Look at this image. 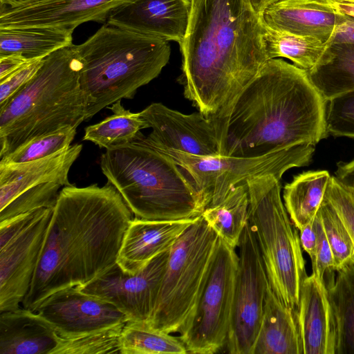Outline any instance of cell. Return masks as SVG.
<instances>
[{"instance_id":"6da1fadb","label":"cell","mask_w":354,"mask_h":354,"mask_svg":"<svg viewBox=\"0 0 354 354\" xmlns=\"http://www.w3.org/2000/svg\"><path fill=\"white\" fill-rule=\"evenodd\" d=\"M132 214L109 183L64 187L23 307L35 312L52 294L84 286L115 264Z\"/></svg>"},{"instance_id":"7a4b0ae2","label":"cell","mask_w":354,"mask_h":354,"mask_svg":"<svg viewBox=\"0 0 354 354\" xmlns=\"http://www.w3.org/2000/svg\"><path fill=\"white\" fill-rule=\"evenodd\" d=\"M213 119L219 156L253 158L328 135L326 100L308 71L270 59L229 106Z\"/></svg>"},{"instance_id":"3957f363","label":"cell","mask_w":354,"mask_h":354,"mask_svg":"<svg viewBox=\"0 0 354 354\" xmlns=\"http://www.w3.org/2000/svg\"><path fill=\"white\" fill-rule=\"evenodd\" d=\"M264 23L250 0H191L179 44L184 95L215 117L232 102L268 60Z\"/></svg>"},{"instance_id":"277c9868","label":"cell","mask_w":354,"mask_h":354,"mask_svg":"<svg viewBox=\"0 0 354 354\" xmlns=\"http://www.w3.org/2000/svg\"><path fill=\"white\" fill-rule=\"evenodd\" d=\"M76 45L44 58L35 75L0 106V158L29 140L85 120Z\"/></svg>"},{"instance_id":"5b68a950","label":"cell","mask_w":354,"mask_h":354,"mask_svg":"<svg viewBox=\"0 0 354 354\" xmlns=\"http://www.w3.org/2000/svg\"><path fill=\"white\" fill-rule=\"evenodd\" d=\"M80 85L86 101L85 120L155 79L169 60V41L104 24L76 45Z\"/></svg>"},{"instance_id":"8992f818","label":"cell","mask_w":354,"mask_h":354,"mask_svg":"<svg viewBox=\"0 0 354 354\" xmlns=\"http://www.w3.org/2000/svg\"><path fill=\"white\" fill-rule=\"evenodd\" d=\"M100 167L136 217L153 221L194 218L205 207L194 186L169 156L131 142L106 149Z\"/></svg>"},{"instance_id":"52a82bcc","label":"cell","mask_w":354,"mask_h":354,"mask_svg":"<svg viewBox=\"0 0 354 354\" xmlns=\"http://www.w3.org/2000/svg\"><path fill=\"white\" fill-rule=\"evenodd\" d=\"M248 221L254 231L268 282L277 296L296 312L307 277L299 230L282 201L280 180L265 174L245 182Z\"/></svg>"},{"instance_id":"ba28073f","label":"cell","mask_w":354,"mask_h":354,"mask_svg":"<svg viewBox=\"0 0 354 354\" xmlns=\"http://www.w3.org/2000/svg\"><path fill=\"white\" fill-rule=\"evenodd\" d=\"M219 243V236L202 215L173 246L158 301L147 322L167 333H179L192 316Z\"/></svg>"},{"instance_id":"9c48e42d","label":"cell","mask_w":354,"mask_h":354,"mask_svg":"<svg viewBox=\"0 0 354 354\" xmlns=\"http://www.w3.org/2000/svg\"><path fill=\"white\" fill-rule=\"evenodd\" d=\"M314 146L300 144L253 158L199 156L174 149H153L170 156L180 167L194 186L205 209L221 203L232 187L251 178L273 174L281 180L287 170L308 165Z\"/></svg>"},{"instance_id":"30bf717a","label":"cell","mask_w":354,"mask_h":354,"mask_svg":"<svg viewBox=\"0 0 354 354\" xmlns=\"http://www.w3.org/2000/svg\"><path fill=\"white\" fill-rule=\"evenodd\" d=\"M235 249L219 237L195 310L179 332L187 353L212 354L226 345L239 262Z\"/></svg>"},{"instance_id":"8fae6325","label":"cell","mask_w":354,"mask_h":354,"mask_svg":"<svg viewBox=\"0 0 354 354\" xmlns=\"http://www.w3.org/2000/svg\"><path fill=\"white\" fill-rule=\"evenodd\" d=\"M238 248L234 303L226 346L232 354H252L269 282L249 221L241 234Z\"/></svg>"},{"instance_id":"7c38bea8","label":"cell","mask_w":354,"mask_h":354,"mask_svg":"<svg viewBox=\"0 0 354 354\" xmlns=\"http://www.w3.org/2000/svg\"><path fill=\"white\" fill-rule=\"evenodd\" d=\"M169 251L156 256L136 274L125 272L115 263L90 283L77 287L112 304L129 321L148 322L158 301Z\"/></svg>"},{"instance_id":"4fadbf2b","label":"cell","mask_w":354,"mask_h":354,"mask_svg":"<svg viewBox=\"0 0 354 354\" xmlns=\"http://www.w3.org/2000/svg\"><path fill=\"white\" fill-rule=\"evenodd\" d=\"M140 113L152 130L146 137L140 133L133 141L195 156H219L216 128L212 118L200 111L184 114L159 102L151 104Z\"/></svg>"},{"instance_id":"5bb4252c","label":"cell","mask_w":354,"mask_h":354,"mask_svg":"<svg viewBox=\"0 0 354 354\" xmlns=\"http://www.w3.org/2000/svg\"><path fill=\"white\" fill-rule=\"evenodd\" d=\"M35 312L48 320L63 338L103 330L129 322L128 317L114 305L81 291L77 286L52 294Z\"/></svg>"},{"instance_id":"9a60e30c","label":"cell","mask_w":354,"mask_h":354,"mask_svg":"<svg viewBox=\"0 0 354 354\" xmlns=\"http://www.w3.org/2000/svg\"><path fill=\"white\" fill-rule=\"evenodd\" d=\"M54 208H45L30 226L0 246V313L13 310L27 295Z\"/></svg>"},{"instance_id":"2e32d148","label":"cell","mask_w":354,"mask_h":354,"mask_svg":"<svg viewBox=\"0 0 354 354\" xmlns=\"http://www.w3.org/2000/svg\"><path fill=\"white\" fill-rule=\"evenodd\" d=\"M133 0H34L0 8V28L55 27L74 30L82 24L106 22L116 8Z\"/></svg>"},{"instance_id":"e0dca14e","label":"cell","mask_w":354,"mask_h":354,"mask_svg":"<svg viewBox=\"0 0 354 354\" xmlns=\"http://www.w3.org/2000/svg\"><path fill=\"white\" fill-rule=\"evenodd\" d=\"M191 0H133L116 9L106 23L178 44L185 36Z\"/></svg>"},{"instance_id":"ac0fdd59","label":"cell","mask_w":354,"mask_h":354,"mask_svg":"<svg viewBox=\"0 0 354 354\" xmlns=\"http://www.w3.org/2000/svg\"><path fill=\"white\" fill-rule=\"evenodd\" d=\"M302 354H335V330L325 281L307 276L295 312Z\"/></svg>"},{"instance_id":"d6986e66","label":"cell","mask_w":354,"mask_h":354,"mask_svg":"<svg viewBox=\"0 0 354 354\" xmlns=\"http://www.w3.org/2000/svg\"><path fill=\"white\" fill-rule=\"evenodd\" d=\"M196 218L153 221L135 216L124 233L116 263L127 273H137L156 256L169 250Z\"/></svg>"},{"instance_id":"ffe728a7","label":"cell","mask_w":354,"mask_h":354,"mask_svg":"<svg viewBox=\"0 0 354 354\" xmlns=\"http://www.w3.org/2000/svg\"><path fill=\"white\" fill-rule=\"evenodd\" d=\"M82 149L75 144L51 156L25 162H0V209L19 194L34 186L57 183L71 185L68 173Z\"/></svg>"},{"instance_id":"44dd1931","label":"cell","mask_w":354,"mask_h":354,"mask_svg":"<svg viewBox=\"0 0 354 354\" xmlns=\"http://www.w3.org/2000/svg\"><path fill=\"white\" fill-rule=\"evenodd\" d=\"M346 17L325 4L309 0H279L268 7L262 16L270 28L331 43L337 27Z\"/></svg>"},{"instance_id":"7402d4cb","label":"cell","mask_w":354,"mask_h":354,"mask_svg":"<svg viewBox=\"0 0 354 354\" xmlns=\"http://www.w3.org/2000/svg\"><path fill=\"white\" fill-rule=\"evenodd\" d=\"M59 335L37 312L19 308L0 313V354H50Z\"/></svg>"},{"instance_id":"603a6c76","label":"cell","mask_w":354,"mask_h":354,"mask_svg":"<svg viewBox=\"0 0 354 354\" xmlns=\"http://www.w3.org/2000/svg\"><path fill=\"white\" fill-rule=\"evenodd\" d=\"M252 354H302L295 311L281 301L270 283Z\"/></svg>"},{"instance_id":"cb8c5ba5","label":"cell","mask_w":354,"mask_h":354,"mask_svg":"<svg viewBox=\"0 0 354 354\" xmlns=\"http://www.w3.org/2000/svg\"><path fill=\"white\" fill-rule=\"evenodd\" d=\"M73 32L55 27L0 28V57L17 55L29 61L44 58L72 45Z\"/></svg>"},{"instance_id":"d4e9b609","label":"cell","mask_w":354,"mask_h":354,"mask_svg":"<svg viewBox=\"0 0 354 354\" xmlns=\"http://www.w3.org/2000/svg\"><path fill=\"white\" fill-rule=\"evenodd\" d=\"M308 73L326 101L354 90V44H331Z\"/></svg>"},{"instance_id":"484cf974","label":"cell","mask_w":354,"mask_h":354,"mask_svg":"<svg viewBox=\"0 0 354 354\" xmlns=\"http://www.w3.org/2000/svg\"><path fill=\"white\" fill-rule=\"evenodd\" d=\"M335 330V353L354 354V263L325 281Z\"/></svg>"},{"instance_id":"4316f807","label":"cell","mask_w":354,"mask_h":354,"mask_svg":"<svg viewBox=\"0 0 354 354\" xmlns=\"http://www.w3.org/2000/svg\"><path fill=\"white\" fill-rule=\"evenodd\" d=\"M330 176L327 171H309L285 185L283 198L294 225L300 230L314 220L324 198Z\"/></svg>"},{"instance_id":"83f0119b","label":"cell","mask_w":354,"mask_h":354,"mask_svg":"<svg viewBox=\"0 0 354 354\" xmlns=\"http://www.w3.org/2000/svg\"><path fill=\"white\" fill-rule=\"evenodd\" d=\"M263 41L268 59L287 58L297 66L308 71L317 64L332 44L312 36L274 29L265 23Z\"/></svg>"},{"instance_id":"f1b7e54d","label":"cell","mask_w":354,"mask_h":354,"mask_svg":"<svg viewBox=\"0 0 354 354\" xmlns=\"http://www.w3.org/2000/svg\"><path fill=\"white\" fill-rule=\"evenodd\" d=\"M249 195L246 183L232 187L221 203L207 207L202 213L218 236L236 248L248 222Z\"/></svg>"},{"instance_id":"f546056e","label":"cell","mask_w":354,"mask_h":354,"mask_svg":"<svg viewBox=\"0 0 354 354\" xmlns=\"http://www.w3.org/2000/svg\"><path fill=\"white\" fill-rule=\"evenodd\" d=\"M113 112L99 123L85 129L84 140L90 141L106 149L115 145L131 142L140 133L148 128L139 113L125 109L118 100L109 107Z\"/></svg>"},{"instance_id":"4dcf8cb0","label":"cell","mask_w":354,"mask_h":354,"mask_svg":"<svg viewBox=\"0 0 354 354\" xmlns=\"http://www.w3.org/2000/svg\"><path fill=\"white\" fill-rule=\"evenodd\" d=\"M120 354H185L178 337L151 327L146 322L129 321L120 339Z\"/></svg>"},{"instance_id":"1f68e13d","label":"cell","mask_w":354,"mask_h":354,"mask_svg":"<svg viewBox=\"0 0 354 354\" xmlns=\"http://www.w3.org/2000/svg\"><path fill=\"white\" fill-rule=\"evenodd\" d=\"M124 326L71 338L59 336L57 344L50 354H120V339Z\"/></svg>"},{"instance_id":"d6a6232c","label":"cell","mask_w":354,"mask_h":354,"mask_svg":"<svg viewBox=\"0 0 354 354\" xmlns=\"http://www.w3.org/2000/svg\"><path fill=\"white\" fill-rule=\"evenodd\" d=\"M77 128L67 127L36 137L23 144L12 153L0 160L4 163H19L41 159L68 148L75 135Z\"/></svg>"},{"instance_id":"836d02e7","label":"cell","mask_w":354,"mask_h":354,"mask_svg":"<svg viewBox=\"0 0 354 354\" xmlns=\"http://www.w3.org/2000/svg\"><path fill=\"white\" fill-rule=\"evenodd\" d=\"M318 213L333 253L334 270L337 272L344 266L354 263V246L350 234L326 196Z\"/></svg>"},{"instance_id":"e575fe53","label":"cell","mask_w":354,"mask_h":354,"mask_svg":"<svg viewBox=\"0 0 354 354\" xmlns=\"http://www.w3.org/2000/svg\"><path fill=\"white\" fill-rule=\"evenodd\" d=\"M62 187L57 183H46L25 190L0 209V223L36 209L54 208Z\"/></svg>"},{"instance_id":"d590c367","label":"cell","mask_w":354,"mask_h":354,"mask_svg":"<svg viewBox=\"0 0 354 354\" xmlns=\"http://www.w3.org/2000/svg\"><path fill=\"white\" fill-rule=\"evenodd\" d=\"M326 125L334 136L354 138V90L326 101Z\"/></svg>"},{"instance_id":"8d00e7d4","label":"cell","mask_w":354,"mask_h":354,"mask_svg":"<svg viewBox=\"0 0 354 354\" xmlns=\"http://www.w3.org/2000/svg\"><path fill=\"white\" fill-rule=\"evenodd\" d=\"M325 196L340 217L354 246V194L346 189L335 176H330Z\"/></svg>"},{"instance_id":"74e56055","label":"cell","mask_w":354,"mask_h":354,"mask_svg":"<svg viewBox=\"0 0 354 354\" xmlns=\"http://www.w3.org/2000/svg\"><path fill=\"white\" fill-rule=\"evenodd\" d=\"M315 221L317 232V242L314 257L311 260L312 274L324 281L325 275H330L335 271L334 259L318 212L315 216Z\"/></svg>"},{"instance_id":"f35d334b","label":"cell","mask_w":354,"mask_h":354,"mask_svg":"<svg viewBox=\"0 0 354 354\" xmlns=\"http://www.w3.org/2000/svg\"><path fill=\"white\" fill-rule=\"evenodd\" d=\"M43 61L44 58L29 61L8 77L0 81V106L35 75Z\"/></svg>"},{"instance_id":"ab89813d","label":"cell","mask_w":354,"mask_h":354,"mask_svg":"<svg viewBox=\"0 0 354 354\" xmlns=\"http://www.w3.org/2000/svg\"><path fill=\"white\" fill-rule=\"evenodd\" d=\"M299 231L301 248L309 255L312 260L315 255L317 242V232L315 218L310 223L299 230Z\"/></svg>"},{"instance_id":"60d3db41","label":"cell","mask_w":354,"mask_h":354,"mask_svg":"<svg viewBox=\"0 0 354 354\" xmlns=\"http://www.w3.org/2000/svg\"><path fill=\"white\" fill-rule=\"evenodd\" d=\"M354 44V18L346 15L345 20L336 28L332 44Z\"/></svg>"},{"instance_id":"b9f144b4","label":"cell","mask_w":354,"mask_h":354,"mask_svg":"<svg viewBox=\"0 0 354 354\" xmlns=\"http://www.w3.org/2000/svg\"><path fill=\"white\" fill-rule=\"evenodd\" d=\"M28 62L29 60L17 55L0 57V81L8 77Z\"/></svg>"},{"instance_id":"7bdbcfd3","label":"cell","mask_w":354,"mask_h":354,"mask_svg":"<svg viewBox=\"0 0 354 354\" xmlns=\"http://www.w3.org/2000/svg\"><path fill=\"white\" fill-rule=\"evenodd\" d=\"M335 174L337 180L354 194V160L338 164Z\"/></svg>"},{"instance_id":"ee69618b","label":"cell","mask_w":354,"mask_h":354,"mask_svg":"<svg viewBox=\"0 0 354 354\" xmlns=\"http://www.w3.org/2000/svg\"><path fill=\"white\" fill-rule=\"evenodd\" d=\"M334 11L354 18V3L346 1H328L324 3Z\"/></svg>"},{"instance_id":"f6af8a7d","label":"cell","mask_w":354,"mask_h":354,"mask_svg":"<svg viewBox=\"0 0 354 354\" xmlns=\"http://www.w3.org/2000/svg\"><path fill=\"white\" fill-rule=\"evenodd\" d=\"M279 0H250L255 12L262 17L266 9Z\"/></svg>"},{"instance_id":"bcb514c9","label":"cell","mask_w":354,"mask_h":354,"mask_svg":"<svg viewBox=\"0 0 354 354\" xmlns=\"http://www.w3.org/2000/svg\"><path fill=\"white\" fill-rule=\"evenodd\" d=\"M34 0H0V8H10L31 2Z\"/></svg>"},{"instance_id":"7dc6e473","label":"cell","mask_w":354,"mask_h":354,"mask_svg":"<svg viewBox=\"0 0 354 354\" xmlns=\"http://www.w3.org/2000/svg\"><path fill=\"white\" fill-rule=\"evenodd\" d=\"M320 3H324L328 1H346V2H352L354 3V0H309Z\"/></svg>"}]
</instances>
